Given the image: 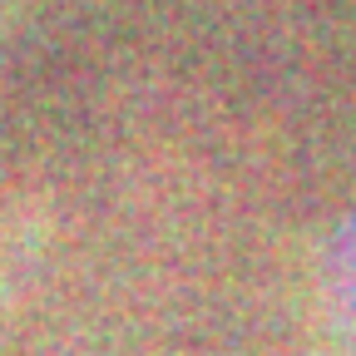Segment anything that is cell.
I'll list each match as a JSON object with an SVG mask.
<instances>
[{
	"mask_svg": "<svg viewBox=\"0 0 356 356\" xmlns=\"http://www.w3.org/2000/svg\"><path fill=\"white\" fill-rule=\"evenodd\" d=\"M322 322L337 356H356V208L337 222L322 252Z\"/></svg>",
	"mask_w": 356,
	"mask_h": 356,
	"instance_id": "cell-1",
	"label": "cell"
}]
</instances>
